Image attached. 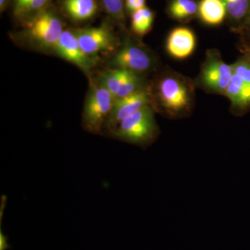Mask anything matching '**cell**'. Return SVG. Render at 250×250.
Masks as SVG:
<instances>
[{
    "instance_id": "cell-1",
    "label": "cell",
    "mask_w": 250,
    "mask_h": 250,
    "mask_svg": "<svg viewBox=\"0 0 250 250\" xmlns=\"http://www.w3.org/2000/svg\"><path fill=\"white\" fill-rule=\"evenodd\" d=\"M152 97L153 104L166 113L170 116H182L191 109L194 87L186 77L168 72L158 80Z\"/></svg>"
},
{
    "instance_id": "cell-2",
    "label": "cell",
    "mask_w": 250,
    "mask_h": 250,
    "mask_svg": "<svg viewBox=\"0 0 250 250\" xmlns=\"http://www.w3.org/2000/svg\"><path fill=\"white\" fill-rule=\"evenodd\" d=\"M63 31L58 15L47 8L26 20L18 39L36 50L54 53Z\"/></svg>"
},
{
    "instance_id": "cell-3",
    "label": "cell",
    "mask_w": 250,
    "mask_h": 250,
    "mask_svg": "<svg viewBox=\"0 0 250 250\" xmlns=\"http://www.w3.org/2000/svg\"><path fill=\"white\" fill-rule=\"evenodd\" d=\"M113 135L126 142L136 145H147L157 134L153 105L141 108L128 116L117 126Z\"/></svg>"
},
{
    "instance_id": "cell-4",
    "label": "cell",
    "mask_w": 250,
    "mask_h": 250,
    "mask_svg": "<svg viewBox=\"0 0 250 250\" xmlns=\"http://www.w3.org/2000/svg\"><path fill=\"white\" fill-rule=\"evenodd\" d=\"M114 95L103 85H92L87 95L82 115V123L86 131L93 134L101 132L114 104Z\"/></svg>"
},
{
    "instance_id": "cell-5",
    "label": "cell",
    "mask_w": 250,
    "mask_h": 250,
    "mask_svg": "<svg viewBox=\"0 0 250 250\" xmlns=\"http://www.w3.org/2000/svg\"><path fill=\"white\" fill-rule=\"evenodd\" d=\"M233 73L232 64L224 62L218 51L208 50L199 75V85L209 93L225 95Z\"/></svg>"
},
{
    "instance_id": "cell-6",
    "label": "cell",
    "mask_w": 250,
    "mask_h": 250,
    "mask_svg": "<svg viewBox=\"0 0 250 250\" xmlns=\"http://www.w3.org/2000/svg\"><path fill=\"white\" fill-rule=\"evenodd\" d=\"M233 73L225 95L237 113L250 110V59L242 56L232 64Z\"/></svg>"
},
{
    "instance_id": "cell-7",
    "label": "cell",
    "mask_w": 250,
    "mask_h": 250,
    "mask_svg": "<svg viewBox=\"0 0 250 250\" xmlns=\"http://www.w3.org/2000/svg\"><path fill=\"white\" fill-rule=\"evenodd\" d=\"M82 49L92 57L100 54L111 53L119 45V41L108 26L75 30Z\"/></svg>"
},
{
    "instance_id": "cell-8",
    "label": "cell",
    "mask_w": 250,
    "mask_h": 250,
    "mask_svg": "<svg viewBox=\"0 0 250 250\" xmlns=\"http://www.w3.org/2000/svg\"><path fill=\"white\" fill-rule=\"evenodd\" d=\"M54 53L71 62L88 75L96 65L98 58L90 57L82 49L75 30L64 29Z\"/></svg>"
},
{
    "instance_id": "cell-9",
    "label": "cell",
    "mask_w": 250,
    "mask_h": 250,
    "mask_svg": "<svg viewBox=\"0 0 250 250\" xmlns=\"http://www.w3.org/2000/svg\"><path fill=\"white\" fill-rule=\"evenodd\" d=\"M111 65L113 68L123 69L141 75L152 69L153 59L147 51L128 41L115 53Z\"/></svg>"
},
{
    "instance_id": "cell-10",
    "label": "cell",
    "mask_w": 250,
    "mask_h": 250,
    "mask_svg": "<svg viewBox=\"0 0 250 250\" xmlns=\"http://www.w3.org/2000/svg\"><path fill=\"white\" fill-rule=\"evenodd\" d=\"M149 104L153 105V97L148 87L124 98L116 99L105 126L113 132L123 120Z\"/></svg>"
},
{
    "instance_id": "cell-11",
    "label": "cell",
    "mask_w": 250,
    "mask_h": 250,
    "mask_svg": "<svg viewBox=\"0 0 250 250\" xmlns=\"http://www.w3.org/2000/svg\"><path fill=\"white\" fill-rule=\"evenodd\" d=\"M196 44V36L192 29L179 27L170 31L166 40V48L174 59L184 60L193 54Z\"/></svg>"
},
{
    "instance_id": "cell-12",
    "label": "cell",
    "mask_w": 250,
    "mask_h": 250,
    "mask_svg": "<svg viewBox=\"0 0 250 250\" xmlns=\"http://www.w3.org/2000/svg\"><path fill=\"white\" fill-rule=\"evenodd\" d=\"M62 7L70 19L78 22L89 21L98 11L97 0H62Z\"/></svg>"
},
{
    "instance_id": "cell-13",
    "label": "cell",
    "mask_w": 250,
    "mask_h": 250,
    "mask_svg": "<svg viewBox=\"0 0 250 250\" xmlns=\"http://www.w3.org/2000/svg\"><path fill=\"white\" fill-rule=\"evenodd\" d=\"M197 16L207 25L215 27L223 24L228 12L223 0H200Z\"/></svg>"
},
{
    "instance_id": "cell-14",
    "label": "cell",
    "mask_w": 250,
    "mask_h": 250,
    "mask_svg": "<svg viewBox=\"0 0 250 250\" xmlns=\"http://www.w3.org/2000/svg\"><path fill=\"white\" fill-rule=\"evenodd\" d=\"M231 29L238 34L250 11V0H223Z\"/></svg>"
},
{
    "instance_id": "cell-15",
    "label": "cell",
    "mask_w": 250,
    "mask_h": 250,
    "mask_svg": "<svg viewBox=\"0 0 250 250\" xmlns=\"http://www.w3.org/2000/svg\"><path fill=\"white\" fill-rule=\"evenodd\" d=\"M167 12L176 21L187 22L198 14V2L196 0H171Z\"/></svg>"
},
{
    "instance_id": "cell-16",
    "label": "cell",
    "mask_w": 250,
    "mask_h": 250,
    "mask_svg": "<svg viewBox=\"0 0 250 250\" xmlns=\"http://www.w3.org/2000/svg\"><path fill=\"white\" fill-rule=\"evenodd\" d=\"M131 29L133 33L143 36L152 29L155 15L152 10L145 6L131 14Z\"/></svg>"
},
{
    "instance_id": "cell-17",
    "label": "cell",
    "mask_w": 250,
    "mask_h": 250,
    "mask_svg": "<svg viewBox=\"0 0 250 250\" xmlns=\"http://www.w3.org/2000/svg\"><path fill=\"white\" fill-rule=\"evenodd\" d=\"M49 1V0H14V15L26 21L47 9Z\"/></svg>"
},
{
    "instance_id": "cell-18",
    "label": "cell",
    "mask_w": 250,
    "mask_h": 250,
    "mask_svg": "<svg viewBox=\"0 0 250 250\" xmlns=\"http://www.w3.org/2000/svg\"><path fill=\"white\" fill-rule=\"evenodd\" d=\"M128 72L129 70L112 67L100 75L98 83L111 92L116 98V94Z\"/></svg>"
},
{
    "instance_id": "cell-19",
    "label": "cell",
    "mask_w": 250,
    "mask_h": 250,
    "mask_svg": "<svg viewBox=\"0 0 250 250\" xmlns=\"http://www.w3.org/2000/svg\"><path fill=\"white\" fill-rule=\"evenodd\" d=\"M147 87L140 74L129 71L116 94V99L124 98Z\"/></svg>"
},
{
    "instance_id": "cell-20",
    "label": "cell",
    "mask_w": 250,
    "mask_h": 250,
    "mask_svg": "<svg viewBox=\"0 0 250 250\" xmlns=\"http://www.w3.org/2000/svg\"><path fill=\"white\" fill-rule=\"evenodd\" d=\"M104 9L113 20L123 23L125 20V0H100Z\"/></svg>"
},
{
    "instance_id": "cell-21",
    "label": "cell",
    "mask_w": 250,
    "mask_h": 250,
    "mask_svg": "<svg viewBox=\"0 0 250 250\" xmlns=\"http://www.w3.org/2000/svg\"><path fill=\"white\" fill-rule=\"evenodd\" d=\"M238 34L241 36V46L250 45V11L247 18L246 22L243 27L238 31Z\"/></svg>"
},
{
    "instance_id": "cell-22",
    "label": "cell",
    "mask_w": 250,
    "mask_h": 250,
    "mask_svg": "<svg viewBox=\"0 0 250 250\" xmlns=\"http://www.w3.org/2000/svg\"><path fill=\"white\" fill-rule=\"evenodd\" d=\"M146 0H125V11L132 14L146 6Z\"/></svg>"
},
{
    "instance_id": "cell-23",
    "label": "cell",
    "mask_w": 250,
    "mask_h": 250,
    "mask_svg": "<svg viewBox=\"0 0 250 250\" xmlns=\"http://www.w3.org/2000/svg\"><path fill=\"white\" fill-rule=\"evenodd\" d=\"M9 248L6 237L2 232L0 233V250H5Z\"/></svg>"
},
{
    "instance_id": "cell-24",
    "label": "cell",
    "mask_w": 250,
    "mask_h": 250,
    "mask_svg": "<svg viewBox=\"0 0 250 250\" xmlns=\"http://www.w3.org/2000/svg\"><path fill=\"white\" fill-rule=\"evenodd\" d=\"M241 50L243 55L250 59V44L248 45L241 46Z\"/></svg>"
},
{
    "instance_id": "cell-25",
    "label": "cell",
    "mask_w": 250,
    "mask_h": 250,
    "mask_svg": "<svg viewBox=\"0 0 250 250\" xmlns=\"http://www.w3.org/2000/svg\"><path fill=\"white\" fill-rule=\"evenodd\" d=\"M9 0H0V11L1 13L4 11L7 7Z\"/></svg>"
}]
</instances>
